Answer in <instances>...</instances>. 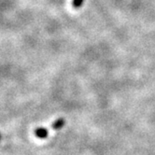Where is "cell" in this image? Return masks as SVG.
I'll return each instance as SVG.
<instances>
[{"label": "cell", "instance_id": "cell-1", "mask_svg": "<svg viewBox=\"0 0 155 155\" xmlns=\"http://www.w3.org/2000/svg\"><path fill=\"white\" fill-rule=\"evenodd\" d=\"M48 135H49V132H48V129L46 128L40 127L35 130V136L40 139H45L48 137Z\"/></svg>", "mask_w": 155, "mask_h": 155}, {"label": "cell", "instance_id": "cell-2", "mask_svg": "<svg viewBox=\"0 0 155 155\" xmlns=\"http://www.w3.org/2000/svg\"><path fill=\"white\" fill-rule=\"evenodd\" d=\"M64 124H65V121H64V119H58V120H56L52 124V129H54V130H59V129L63 128Z\"/></svg>", "mask_w": 155, "mask_h": 155}, {"label": "cell", "instance_id": "cell-3", "mask_svg": "<svg viewBox=\"0 0 155 155\" xmlns=\"http://www.w3.org/2000/svg\"><path fill=\"white\" fill-rule=\"evenodd\" d=\"M83 2H84V0H73V1H72V6L75 8H81L82 6Z\"/></svg>", "mask_w": 155, "mask_h": 155}]
</instances>
